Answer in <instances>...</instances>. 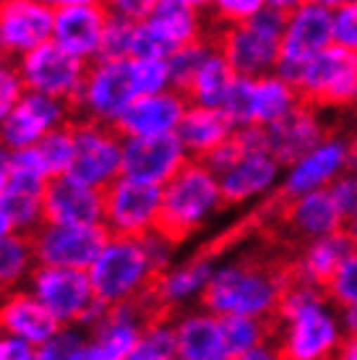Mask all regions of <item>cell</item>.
Masks as SVG:
<instances>
[{
  "label": "cell",
  "instance_id": "cell-41",
  "mask_svg": "<svg viewBox=\"0 0 357 360\" xmlns=\"http://www.w3.org/2000/svg\"><path fill=\"white\" fill-rule=\"evenodd\" d=\"M0 360H37V347L11 334H0Z\"/></svg>",
  "mask_w": 357,
  "mask_h": 360
},
{
  "label": "cell",
  "instance_id": "cell-11",
  "mask_svg": "<svg viewBox=\"0 0 357 360\" xmlns=\"http://www.w3.org/2000/svg\"><path fill=\"white\" fill-rule=\"evenodd\" d=\"M162 209V188L120 178L105 188V227L123 238L154 233Z\"/></svg>",
  "mask_w": 357,
  "mask_h": 360
},
{
  "label": "cell",
  "instance_id": "cell-35",
  "mask_svg": "<svg viewBox=\"0 0 357 360\" xmlns=\"http://www.w3.org/2000/svg\"><path fill=\"white\" fill-rule=\"evenodd\" d=\"M86 342H89V334L81 326H63L50 342L37 347V360H71Z\"/></svg>",
  "mask_w": 357,
  "mask_h": 360
},
{
  "label": "cell",
  "instance_id": "cell-25",
  "mask_svg": "<svg viewBox=\"0 0 357 360\" xmlns=\"http://www.w3.org/2000/svg\"><path fill=\"white\" fill-rule=\"evenodd\" d=\"M235 131V123L222 108H188L186 117L180 120L178 139L186 146L190 160H201L216 146L224 144Z\"/></svg>",
  "mask_w": 357,
  "mask_h": 360
},
{
  "label": "cell",
  "instance_id": "cell-20",
  "mask_svg": "<svg viewBox=\"0 0 357 360\" xmlns=\"http://www.w3.org/2000/svg\"><path fill=\"white\" fill-rule=\"evenodd\" d=\"M186 97L175 89H167L154 97H138L131 102L120 120L115 123V131L123 139H160V136L178 134L180 120L188 112Z\"/></svg>",
  "mask_w": 357,
  "mask_h": 360
},
{
  "label": "cell",
  "instance_id": "cell-22",
  "mask_svg": "<svg viewBox=\"0 0 357 360\" xmlns=\"http://www.w3.org/2000/svg\"><path fill=\"white\" fill-rule=\"evenodd\" d=\"M60 329V321L29 290H13L8 295H0V334H11L32 347H42Z\"/></svg>",
  "mask_w": 357,
  "mask_h": 360
},
{
  "label": "cell",
  "instance_id": "cell-13",
  "mask_svg": "<svg viewBox=\"0 0 357 360\" xmlns=\"http://www.w3.org/2000/svg\"><path fill=\"white\" fill-rule=\"evenodd\" d=\"M334 128L323 126L318 112L295 108L266 126V154L279 167H297L316 149L331 144Z\"/></svg>",
  "mask_w": 357,
  "mask_h": 360
},
{
  "label": "cell",
  "instance_id": "cell-7",
  "mask_svg": "<svg viewBox=\"0 0 357 360\" xmlns=\"http://www.w3.org/2000/svg\"><path fill=\"white\" fill-rule=\"evenodd\" d=\"M73 134H76V157L71 165L73 180L97 191H105L110 183L120 178L123 167V136L115 126L73 117Z\"/></svg>",
  "mask_w": 357,
  "mask_h": 360
},
{
  "label": "cell",
  "instance_id": "cell-1",
  "mask_svg": "<svg viewBox=\"0 0 357 360\" xmlns=\"http://www.w3.org/2000/svg\"><path fill=\"white\" fill-rule=\"evenodd\" d=\"M292 259L297 256L259 243L233 264L216 269L206 282V288L201 290L198 303L206 314L216 319H224V316L261 319V316L274 314L282 277Z\"/></svg>",
  "mask_w": 357,
  "mask_h": 360
},
{
  "label": "cell",
  "instance_id": "cell-18",
  "mask_svg": "<svg viewBox=\"0 0 357 360\" xmlns=\"http://www.w3.org/2000/svg\"><path fill=\"white\" fill-rule=\"evenodd\" d=\"M329 45H334L331 3H297L287 21L279 63H305Z\"/></svg>",
  "mask_w": 357,
  "mask_h": 360
},
{
  "label": "cell",
  "instance_id": "cell-10",
  "mask_svg": "<svg viewBox=\"0 0 357 360\" xmlns=\"http://www.w3.org/2000/svg\"><path fill=\"white\" fill-rule=\"evenodd\" d=\"M134 99L131 60H94L81 91L76 117L115 126Z\"/></svg>",
  "mask_w": 357,
  "mask_h": 360
},
{
  "label": "cell",
  "instance_id": "cell-17",
  "mask_svg": "<svg viewBox=\"0 0 357 360\" xmlns=\"http://www.w3.org/2000/svg\"><path fill=\"white\" fill-rule=\"evenodd\" d=\"M42 225H105V191L89 188L71 175L53 178L42 196Z\"/></svg>",
  "mask_w": 357,
  "mask_h": 360
},
{
  "label": "cell",
  "instance_id": "cell-37",
  "mask_svg": "<svg viewBox=\"0 0 357 360\" xmlns=\"http://www.w3.org/2000/svg\"><path fill=\"white\" fill-rule=\"evenodd\" d=\"M326 191H329V196L334 198V204L339 209L344 230L355 227L357 225V178L355 175H349L347 170L339 172V175L326 186Z\"/></svg>",
  "mask_w": 357,
  "mask_h": 360
},
{
  "label": "cell",
  "instance_id": "cell-12",
  "mask_svg": "<svg viewBox=\"0 0 357 360\" xmlns=\"http://www.w3.org/2000/svg\"><path fill=\"white\" fill-rule=\"evenodd\" d=\"M55 6L53 42L79 60H97L108 27V3L94 0H60Z\"/></svg>",
  "mask_w": 357,
  "mask_h": 360
},
{
  "label": "cell",
  "instance_id": "cell-45",
  "mask_svg": "<svg viewBox=\"0 0 357 360\" xmlns=\"http://www.w3.org/2000/svg\"><path fill=\"white\" fill-rule=\"evenodd\" d=\"M233 360H279V358H277V350H274V347H259V350L245 352V355L233 358Z\"/></svg>",
  "mask_w": 357,
  "mask_h": 360
},
{
  "label": "cell",
  "instance_id": "cell-8",
  "mask_svg": "<svg viewBox=\"0 0 357 360\" xmlns=\"http://www.w3.org/2000/svg\"><path fill=\"white\" fill-rule=\"evenodd\" d=\"M29 292L60 321L63 326H81L97 308L89 274L79 269L39 266L29 277Z\"/></svg>",
  "mask_w": 357,
  "mask_h": 360
},
{
  "label": "cell",
  "instance_id": "cell-9",
  "mask_svg": "<svg viewBox=\"0 0 357 360\" xmlns=\"http://www.w3.org/2000/svg\"><path fill=\"white\" fill-rule=\"evenodd\" d=\"M110 238L112 233L105 225H42L37 233H32V245H34V259L39 266L89 271Z\"/></svg>",
  "mask_w": 357,
  "mask_h": 360
},
{
  "label": "cell",
  "instance_id": "cell-26",
  "mask_svg": "<svg viewBox=\"0 0 357 360\" xmlns=\"http://www.w3.org/2000/svg\"><path fill=\"white\" fill-rule=\"evenodd\" d=\"M357 253V243L349 230H339L334 235H326L321 240L311 243L303 251L300 262L316 288L326 295V290L331 288V282L337 279L339 269Z\"/></svg>",
  "mask_w": 357,
  "mask_h": 360
},
{
  "label": "cell",
  "instance_id": "cell-49",
  "mask_svg": "<svg viewBox=\"0 0 357 360\" xmlns=\"http://www.w3.org/2000/svg\"><path fill=\"white\" fill-rule=\"evenodd\" d=\"M0 60H3V55H0Z\"/></svg>",
  "mask_w": 357,
  "mask_h": 360
},
{
  "label": "cell",
  "instance_id": "cell-34",
  "mask_svg": "<svg viewBox=\"0 0 357 360\" xmlns=\"http://www.w3.org/2000/svg\"><path fill=\"white\" fill-rule=\"evenodd\" d=\"M131 84H134L136 99L154 97V94H162V91L172 89L170 63H167V60L134 58V60H131Z\"/></svg>",
  "mask_w": 357,
  "mask_h": 360
},
{
  "label": "cell",
  "instance_id": "cell-16",
  "mask_svg": "<svg viewBox=\"0 0 357 360\" xmlns=\"http://www.w3.org/2000/svg\"><path fill=\"white\" fill-rule=\"evenodd\" d=\"M73 117L76 115L68 105L27 91L24 99L16 105V110L0 123V146L8 152L34 149L47 134L71 123Z\"/></svg>",
  "mask_w": 357,
  "mask_h": 360
},
{
  "label": "cell",
  "instance_id": "cell-46",
  "mask_svg": "<svg viewBox=\"0 0 357 360\" xmlns=\"http://www.w3.org/2000/svg\"><path fill=\"white\" fill-rule=\"evenodd\" d=\"M344 170L357 178V139H352L347 144V167H344Z\"/></svg>",
  "mask_w": 357,
  "mask_h": 360
},
{
  "label": "cell",
  "instance_id": "cell-50",
  "mask_svg": "<svg viewBox=\"0 0 357 360\" xmlns=\"http://www.w3.org/2000/svg\"><path fill=\"white\" fill-rule=\"evenodd\" d=\"M172 360H178V358H172Z\"/></svg>",
  "mask_w": 357,
  "mask_h": 360
},
{
  "label": "cell",
  "instance_id": "cell-3",
  "mask_svg": "<svg viewBox=\"0 0 357 360\" xmlns=\"http://www.w3.org/2000/svg\"><path fill=\"white\" fill-rule=\"evenodd\" d=\"M297 3H264L256 16L238 27H212V45L238 79L277 76L287 21Z\"/></svg>",
  "mask_w": 357,
  "mask_h": 360
},
{
  "label": "cell",
  "instance_id": "cell-43",
  "mask_svg": "<svg viewBox=\"0 0 357 360\" xmlns=\"http://www.w3.org/2000/svg\"><path fill=\"white\" fill-rule=\"evenodd\" d=\"M11 186V152L0 146V201L6 198Z\"/></svg>",
  "mask_w": 357,
  "mask_h": 360
},
{
  "label": "cell",
  "instance_id": "cell-27",
  "mask_svg": "<svg viewBox=\"0 0 357 360\" xmlns=\"http://www.w3.org/2000/svg\"><path fill=\"white\" fill-rule=\"evenodd\" d=\"M279 165L268 154H253L245 157L238 167L219 178V196H222V209L238 207L250 196L268 188L277 178Z\"/></svg>",
  "mask_w": 357,
  "mask_h": 360
},
{
  "label": "cell",
  "instance_id": "cell-33",
  "mask_svg": "<svg viewBox=\"0 0 357 360\" xmlns=\"http://www.w3.org/2000/svg\"><path fill=\"white\" fill-rule=\"evenodd\" d=\"M172 358H178L175 324H157L143 329L134 352L125 360H172Z\"/></svg>",
  "mask_w": 357,
  "mask_h": 360
},
{
  "label": "cell",
  "instance_id": "cell-23",
  "mask_svg": "<svg viewBox=\"0 0 357 360\" xmlns=\"http://www.w3.org/2000/svg\"><path fill=\"white\" fill-rule=\"evenodd\" d=\"M344 167H347V146L331 141V144L316 149L297 167H292L287 183L274 193V198L279 204H287V201H295L305 193L326 188L339 172H344Z\"/></svg>",
  "mask_w": 357,
  "mask_h": 360
},
{
  "label": "cell",
  "instance_id": "cell-40",
  "mask_svg": "<svg viewBox=\"0 0 357 360\" xmlns=\"http://www.w3.org/2000/svg\"><path fill=\"white\" fill-rule=\"evenodd\" d=\"M334 8V45L357 53V0L331 3Z\"/></svg>",
  "mask_w": 357,
  "mask_h": 360
},
{
  "label": "cell",
  "instance_id": "cell-28",
  "mask_svg": "<svg viewBox=\"0 0 357 360\" xmlns=\"http://www.w3.org/2000/svg\"><path fill=\"white\" fill-rule=\"evenodd\" d=\"M235 82H238V76H235L233 65L214 50L206 58V63L198 68L193 82L188 84L183 97L190 108L193 105H198V108H222Z\"/></svg>",
  "mask_w": 357,
  "mask_h": 360
},
{
  "label": "cell",
  "instance_id": "cell-42",
  "mask_svg": "<svg viewBox=\"0 0 357 360\" xmlns=\"http://www.w3.org/2000/svg\"><path fill=\"white\" fill-rule=\"evenodd\" d=\"M331 360H357V337H349L344 334L334 350V358Z\"/></svg>",
  "mask_w": 357,
  "mask_h": 360
},
{
  "label": "cell",
  "instance_id": "cell-44",
  "mask_svg": "<svg viewBox=\"0 0 357 360\" xmlns=\"http://www.w3.org/2000/svg\"><path fill=\"white\" fill-rule=\"evenodd\" d=\"M71 360H112V358H110L108 352L102 350V347H99L94 340H89V342L84 345V347H81V350L76 352Z\"/></svg>",
  "mask_w": 357,
  "mask_h": 360
},
{
  "label": "cell",
  "instance_id": "cell-19",
  "mask_svg": "<svg viewBox=\"0 0 357 360\" xmlns=\"http://www.w3.org/2000/svg\"><path fill=\"white\" fill-rule=\"evenodd\" d=\"M339 340L337 324L326 308H311L287 321L274 350L279 360H331Z\"/></svg>",
  "mask_w": 357,
  "mask_h": 360
},
{
  "label": "cell",
  "instance_id": "cell-38",
  "mask_svg": "<svg viewBox=\"0 0 357 360\" xmlns=\"http://www.w3.org/2000/svg\"><path fill=\"white\" fill-rule=\"evenodd\" d=\"M326 300H329V306H337L342 311L357 306V253L342 266L337 279L331 282V288L326 290Z\"/></svg>",
  "mask_w": 357,
  "mask_h": 360
},
{
  "label": "cell",
  "instance_id": "cell-47",
  "mask_svg": "<svg viewBox=\"0 0 357 360\" xmlns=\"http://www.w3.org/2000/svg\"><path fill=\"white\" fill-rule=\"evenodd\" d=\"M13 233H16V227H13V222H11L8 212L0 207V240H6V238Z\"/></svg>",
  "mask_w": 357,
  "mask_h": 360
},
{
  "label": "cell",
  "instance_id": "cell-21",
  "mask_svg": "<svg viewBox=\"0 0 357 360\" xmlns=\"http://www.w3.org/2000/svg\"><path fill=\"white\" fill-rule=\"evenodd\" d=\"M206 3H190V0H157L152 3L149 16L143 24L152 29L167 45L170 53H178L183 47L198 45L209 37V13Z\"/></svg>",
  "mask_w": 357,
  "mask_h": 360
},
{
  "label": "cell",
  "instance_id": "cell-39",
  "mask_svg": "<svg viewBox=\"0 0 357 360\" xmlns=\"http://www.w3.org/2000/svg\"><path fill=\"white\" fill-rule=\"evenodd\" d=\"M27 86L18 76L16 63L11 60H0V123L16 110V105L24 99Z\"/></svg>",
  "mask_w": 357,
  "mask_h": 360
},
{
  "label": "cell",
  "instance_id": "cell-30",
  "mask_svg": "<svg viewBox=\"0 0 357 360\" xmlns=\"http://www.w3.org/2000/svg\"><path fill=\"white\" fill-rule=\"evenodd\" d=\"M297 105L295 91L279 76L253 79V126L266 128Z\"/></svg>",
  "mask_w": 357,
  "mask_h": 360
},
{
  "label": "cell",
  "instance_id": "cell-32",
  "mask_svg": "<svg viewBox=\"0 0 357 360\" xmlns=\"http://www.w3.org/2000/svg\"><path fill=\"white\" fill-rule=\"evenodd\" d=\"M136 27H138V21H131V18L120 16L115 11H110L97 60H131L134 58Z\"/></svg>",
  "mask_w": 357,
  "mask_h": 360
},
{
  "label": "cell",
  "instance_id": "cell-48",
  "mask_svg": "<svg viewBox=\"0 0 357 360\" xmlns=\"http://www.w3.org/2000/svg\"><path fill=\"white\" fill-rule=\"evenodd\" d=\"M344 326H347L349 337H357V306L344 311Z\"/></svg>",
  "mask_w": 357,
  "mask_h": 360
},
{
  "label": "cell",
  "instance_id": "cell-24",
  "mask_svg": "<svg viewBox=\"0 0 357 360\" xmlns=\"http://www.w3.org/2000/svg\"><path fill=\"white\" fill-rule=\"evenodd\" d=\"M178 360H230L219 319L206 311L186 314L175 321Z\"/></svg>",
  "mask_w": 357,
  "mask_h": 360
},
{
  "label": "cell",
  "instance_id": "cell-14",
  "mask_svg": "<svg viewBox=\"0 0 357 360\" xmlns=\"http://www.w3.org/2000/svg\"><path fill=\"white\" fill-rule=\"evenodd\" d=\"M55 6L42 0H3L0 3V55L21 60L27 53L53 39Z\"/></svg>",
  "mask_w": 357,
  "mask_h": 360
},
{
  "label": "cell",
  "instance_id": "cell-29",
  "mask_svg": "<svg viewBox=\"0 0 357 360\" xmlns=\"http://www.w3.org/2000/svg\"><path fill=\"white\" fill-rule=\"evenodd\" d=\"M37 269L32 235L13 233L0 240V295H8L21 290V282H29L32 271Z\"/></svg>",
  "mask_w": 357,
  "mask_h": 360
},
{
  "label": "cell",
  "instance_id": "cell-15",
  "mask_svg": "<svg viewBox=\"0 0 357 360\" xmlns=\"http://www.w3.org/2000/svg\"><path fill=\"white\" fill-rule=\"evenodd\" d=\"M188 160L190 157L186 146L180 144L178 134L160 139H125L120 175L143 186L164 188L186 167Z\"/></svg>",
  "mask_w": 357,
  "mask_h": 360
},
{
  "label": "cell",
  "instance_id": "cell-4",
  "mask_svg": "<svg viewBox=\"0 0 357 360\" xmlns=\"http://www.w3.org/2000/svg\"><path fill=\"white\" fill-rule=\"evenodd\" d=\"M277 76L311 112L344 110L357 102V53L329 45L305 63H279Z\"/></svg>",
  "mask_w": 357,
  "mask_h": 360
},
{
  "label": "cell",
  "instance_id": "cell-31",
  "mask_svg": "<svg viewBox=\"0 0 357 360\" xmlns=\"http://www.w3.org/2000/svg\"><path fill=\"white\" fill-rule=\"evenodd\" d=\"M39 154L45 162L50 178H63L71 172L73 157H76V134H73V120L65 126L55 128L53 134H47L39 141Z\"/></svg>",
  "mask_w": 357,
  "mask_h": 360
},
{
  "label": "cell",
  "instance_id": "cell-2",
  "mask_svg": "<svg viewBox=\"0 0 357 360\" xmlns=\"http://www.w3.org/2000/svg\"><path fill=\"white\" fill-rule=\"evenodd\" d=\"M170 251L172 245L157 233L146 238L112 235L86 271L97 303L115 308L146 292L170 269Z\"/></svg>",
  "mask_w": 357,
  "mask_h": 360
},
{
  "label": "cell",
  "instance_id": "cell-36",
  "mask_svg": "<svg viewBox=\"0 0 357 360\" xmlns=\"http://www.w3.org/2000/svg\"><path fill=\"white\" fill-rule=\"evenodd\" d=\"M264 8L259 0H219L209 3V27H238L245 24Z\"/></svg>",
  "mask_w": 357,
  "mask_h": 360
},
{
  "label": "cell",
  "instance_id": "cell-5",
  "mask_svg": "<svg viewBox=\"0 0 357 360\" xmlns=\"http://www.w3.org/2000/svg\"><path fill=\"white\" fill-rule=\"evenodd\" d=\"M219 209V180L201 162L188 160L186 167L162 188V209L154 233L175 248L198 233L206 225V219Z\"/></svg>",
  "mask_w": 357,
  "mask_h": 360
},
{
  "label": "cell",
  "instance_id": "cell-6",
  "mask_svg": "<svg viewBox=\"0 0 357 360\" xmlns=\"http://www.w3.org/2000/svg\"><path fill=\"white\" fill-rule=\"evenodd\" d=\"M16 68L27 91L58 99L63 105H68L73 110V115H76V108H79L81 91H84L91 63L68 55L50 39V42L39 45L37 50L27 53L21 60H16Z\"/></svg>",
  "mask_w": 357,
  "mask_h": 360
}]
</instances>
